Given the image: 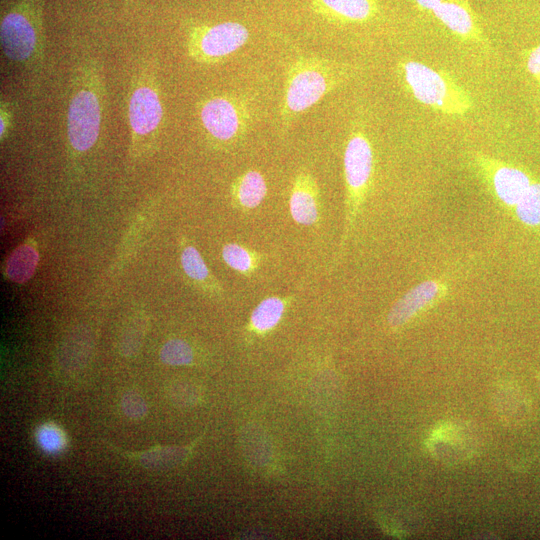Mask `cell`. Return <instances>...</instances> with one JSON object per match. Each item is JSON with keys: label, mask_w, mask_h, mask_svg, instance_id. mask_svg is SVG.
Wrapping results in <instances>:
<instances>
[{"label": "cell", "mask_w": 540, "mask_h": 540, "mask_svg": "<svg viewBox=\"0 0 540 540\" xmlns=\"http://www.w3.org/2000/svg\"><path fill=\"white\" fill-rule=\"evenodd\" d=\"M352 70L348 64L317 56H303L294 61L287 71L280 108L283 127L290 126L301 114L345 83Z\"/></svg>", "instance_id": "obj_1"}, {"label": "cell", "mask_w": 540, "mask_h": 540, "mask_svg": "<svg viewBox=\"0 0 540 540\" xmlns=\"http://www.w3.org/2000/svg\"><path fill=\"white\" fill-rule=\"evenodd\" d=\"M103 89L96 64L82 65L75 77L67 110V139L78 154L86 153L96 144L103 117Z\"/></svg>", "instance_id": "obj_2"}, {"label": "cell", "mask_w": 540, "mask_h": 540, "mask_svg": "<svg viewBox=\"0 0 540 540\" xmlns=\"http://www.w3.org/2000/svg\"><path fill=\"white\" fill-rule=\"evenodd\" d=\"M398 72L413 98L438 113L463 116L473 107L470 94L445 72L410 59L398 63Z\"/></svg>", "instance_id": "obj_3"}, {"label": "cell", "mask_w": 540, "mask_h": 540, "mask_svg": "<svg viewBox=\"0 0 540 540\" xmlns=\"http://www.w3.org/2000/svg\"><path fill=\"white\" fill-rule=\"evenodd\" d=\"M0 43L14 63L32 66L42 60L45 42L39 0H19L1 18Z\"/></svg>", "instance_id": "obj_4"}, {"label": "cell", "mask_w": 540, "mask_h": 540, "mask_svg": "<svg viewBox=\"0 0 540 540\" xmlns=\"http://www.w3.org/2000/svg\"><path fill=\"white\" fill-rule=\"evenodd\" d=\"M345 223L337 253L341 258L355 225L360 208L367 196L374 170V153L368 136L360 129L353 130L346 141L344 157Z\"/></svg>", "instance_id": "obj_5"}, {"label": "cell", "mask_w": 540, "mask_h": 540, "mask_svg": "<svg viewBox=\"0 0 540 540\" xmlns=\"http://www.w3.org/2000/svg\"><path fill=\"white\" fill-rule=\"evenodd\" d=\"M247 27L239 22L192 24L186 29L188 56L197 63H220L242 48L249 40Z\"/></svg>", "instance_id": "obj_6"}, {"label": "cell", "mask_w": 540, "mask_h": 540, "mask_svg": "<svg viewBox=\"0 0 540 540\" xmlns=\"http://www.w3.org/2000/svg\"><path fill=\"white\" fill-rule=\"evenodd\" d=\"M163 114L156 80L144 70L135 81L128 100V124L134 147L148 145L156 139Z\"/></svg>", "instance_id": "obj_7"}, {"label": "cell", "mask_w": 540, "mask_h": 540, "mask_svg": "<svg viewBox=\"0 0 540 540\" xmlns=\"http://www.w3.org/2000/svg\"><path fill=\"white\" fill-rule=\"evenodd\" d=\"M199 118L206 133L220 143L241 138L252 122L245 103L229 95L204 99L199 106Z\"/></svg>", "instance_id": "obj_8"}, {"label": "cell", "mask_w": 540, "mask_h": 540, "mask_svg": "<svg viewBox=\"0 0 540 540\" xmlns=\"http://www.w3.org/2000/svg\"><path fill=\"white\" fill-rule=\"evenodd\" d=\"M473 160L477 172L505 206L515 207L534 181L524 169L489 155L476 152Z\"/></svg>", "instance_id": "obj_9"}, {"label": "cell", "mask_w": 540, "mask_h": 540, "mask_svg": "<svg viewBox=\"0 0 540 540\" xmlns=\"http://www.w3.org/2000/svg\"><path fill=\"white\" fill-rule=\"evenodd\" d=\"M448 292V285L439 279L425 280L409 289L392 306L388 323L399 327L440 301Z\"/></svg>", "instance_id": "obj_10"}, {"label": "cell", "mask_w": 540, "mask_h": 540, "mask_svg": "<svg viewBox=\"0 0 540 540\" xmlns=\"http://www.w3.org/2000/svg\"><path fill=\"white\" fill-rule=\"evenodd\" d=\"M289 210L292 219L299 225L313 226L320 220V192L313 175L300 170L294 177Z\"/></svg>", "instance_id": "obj_11"}, {"label": "cell", "mask_w": 540, "mask_h": 540, "mask_svg": "<svg viewBox=\"0 0 540 540\" xmlns=\"http://www.w3.org/2000/svg\"><path fill=\"white\" fill-rule=\"evenodd\" d=\"M432 14L462 41H483L482 30L466 0H442Z\"/></svg>", "instance_id": "obj_12"}, {"label": "cell", "mask_w": 540, "mask_h": 540, "mask_svg": "<svg viewBox=\"0 0 540 540\" xmlns=\"http://www.w3.org/2000/svg\"><path fill=\"white\" fill-rule=\"evenodd\" d=\"M314 11L337 24H362L379 13L377 0H311Z\"/></svg>", "instance_id": "obj_13"}, {"label": "cell", "mask_w": 540, "mask_h": 540, "mask_svg": "<svg viewBox=\"0 0 540 540\" xmlns=\"http://www.w3.org/2000/svg\"><path fill=\"white\" fill-rule=\"evenodd\" d=\"M107 446L141 467L155 471L167 470L180 465L190 452L189 446H155L140 452L120 450L109 443Z\"/></svg>", "instance_id": "obj_14"}, {"label": "cell", "mask_w": 540, "mask_h": 540, "mask_svg": "<svg viewBox=\"0 0 540 540\" xmlns=\"http://www.w3.org/2000/svg\"><path fill=\"white\" fill-rule=\"evenodd\" d=\"M267 184L263 174L250 169L240 174L231 185L234 205L243 212L256 209L267 195Z\"/></svg>", "instance_id": "obj_15"}, {"label": "cell", "mask_w": 540, "mask_h": 540, "mask_svg": "<svg viewBox=\"0 0 540 540\" xmlns=\"http://www.w3.org/2000/svg\"><path fill=\"white\" fill-rule=\"evenodd\" d=\"M180 261L186 276L198 284L201 289L210 294H222L221 286L211 276L201 254L192 244L188 243L183 246L180 254Z\"/></svg>", "instance_id": "obj_16"}, {"label": "cell", "mask_w": 540, "mask_h": 540, "mask_svg": "<svg viewBox=\"0 0 540 540\" xmlns=\"http://www.w3.org/2000/svg\"><path fill=\"white\" fill-rule=\"evenodd\" d=\"M291 297L269 296L253 309L249 326L256 333H266L275 328L282 319Z\"/></svg>", "instance_id": "obj_17"}, {"label": "cell", "mask_w": 540, "mask_h": 540, "mask_svg": "<svg viewBox=\"0 0 540 540\" xmlns=\"http://www.w3.org/2000/svg\"><path fill=\"white\" fill-rule=\"evenodd\" d=\"M222 259L232 270L251 277L259 269L262 255L238 243H227L222 248Z\"/></svg>", "instance_id": "obj_18"}, {"label": "cell", "mask_w": 540, "mask_h": 540, "mask_svg": "<svg viewBox=\"0 0 540 540\" xmlns=\"http://www.w3.org/2000/svg\"><path fill=\"white\" fill-rule=\"evenodd\" d=\"M38 263L36 249L28 244L16 248L10 255L6 264L8 277L17 283H23L33 275Z\"/></svg>", "instance_id": "obj_19"}, {"label": "cell", "mask_w": 540, "mask_h": 540, "mask_svg": "<svg viewBox=\"0 0 540 540\" xmlns=\"http://www.w3.org/2000/svg\"><path fill=\"white\" fill-rule=\"evenodd\" d=\"M514 208L522 223L531 227L540 226V182L533 181Z\"/></svg>", "instance_id": "obj_20"}, {"label": "cell", "mask_w": 540, "mask_h": 540, "mask_svg": "<svg viewBox=\"0 0 540 540\" xmlns=\"http://www.w3.org/2000/svg\"><path fill=\"white\" fill-rule=\"evenodd\" d=\"M160 359L169 365H188L193 360V350L186 341L171 339L162 346Z\"/></svg>", "instance_id": "obj_21"}, {"label": "cell", "mask_w": 540, "mask_h": 540, "mask_svg": "<svg viewBox=\"0 0 540 540\" xmlns=\"http://www.w3.org/2000/svg\"><path fill=\"white\" fill-rule=\"evenodd\" d=\"M121 407L124 414L133 420L142 419L148 412V406L144 398L134 391L127 392L123 395Z\"/></svg>", "instance_id": "obj_22"}, {"label": "cell", "mask_w": 540, "mask_h": 540, "mask_svg": "<svg viewBox=\"0 0 540 540\" xmlns=\"http://www.w3.org/2000/svg\"><path fill=\"white\" fill-rule=\"evenodd\" d=\"M37 438L42 448L50 452L59 450L64 443L61 432L53 425L42 426Z\"/></svg>", "instance_id": "obj_23"}, {"label": "cell", "mask_w": 540, "mask_h": 540, "mask_svg": "<svg viewBox=\"0 0 540 540\" xmlns=\"http://www.w3.org/2000/svg\"><path fill=\"white\" fill-rule=\"evenodd\" d=\"M525 66L540 91V42L525 53Z\"/></svg>", "instance_id": "obj_24"}, {"label": "cell", "mask_w": 540, "mask_h": 540, "mask_svg": "<svg viewBox=\"0 0 540 540\" xmlns=\"http://www.w3.org/2000/svg\"><path fill=\"white\" fill-rule=\"evenodd\" d=\"M13 123L12 105L6 101H1L0 105V139L3 141L9 133Z\"/></svg>", "instance_id": "obj_25"}, {"label": "cell", "mask_w": 540, "mask_h": 540, "mask_svg": "<svg viewBox=\"0 0 540 540\" xmlns=\"http://www.w3.org/2000/svg\"><path fill=\"white\" fill-rule=\"evenodd\" d=\"M417 6L427 12H433V10L442 2V0H414Z\"/></svg>", "instance_id": "obj_26"}, {"label": "cell", "mask_w": 540, "mask_h": 540, "mask_svg": "<svg viewBox=\"0 0 540 540\" xmlns=\"http://www.w3.org/2000/svg\"><path fill=\"white\" fill-rule=\"evenodd\" d=\"M126 1H128V0H126Z\"/></svg>", "instance_id": "obj_27"}]
</instances>
